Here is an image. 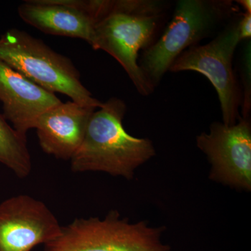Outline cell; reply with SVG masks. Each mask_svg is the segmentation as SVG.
<instances>
[{
    "label": "cell",
    "mask_w": 251,
    "mask_h": 251,
    "mask_svg": "<svg viewBox=\"0 0 251 251\" xmlns=\"http://www.w3.org/2000/svg\"><path fill=\"white\" fill-rule=\"evenodd\" d=\"M238 30L240 41L249 40L251 37V14L244 12L238 22Z\"/></svg>",
    "instance_id": "14"
},
{
    "label": "cell",
    "mask_w": 251,
    "mask_h": 251,
    "mask_svg": "<svg viewBox=\"0 0 251 251\" xmlns=\"http://www.w3.org/2000/svg\"><path fill=\"white\" fill-rule=\"evenodd\" d=\"M237 4L240 5L242 9L245 10V12L251 14V0H237Z\"/></svg>",
    "instance_id": "15"
},
{
    "label": "cell",
    "mask_w": 251,
    "mask_h": 251,
    "mask_svg": "<svg viewBox=\"0 0 251 251\" xmlns=\"http://www.w3.org/2000/svg\"><path fill=\"white\" fill-rule=\"evenodd\" d=\"M165 231V226L153 227L148 221L132 224L112 210L103 219H76L62 226L44 251H171L162 240Z\"/></svg>",
    "instance_id": "5"
},
{
    "label": "cell",
    "mask_w": 251,
    "mask_h": 251,
    "mask_svg": "<svg viewBox=\"0 0 251 251\" xmlns=\"http://www.w3.org/2000/svg\"><path fill=\"white\" fill-rule=\"evenodd\" d=\"M196 145L211 165L209 178L238 191L251 190V122L241 117L233 126L211 124L209 133L196 138Z\"/></svg>",
    "instance_id": "7"
},
{
    "label": "cell",
    "mask_w": 251,
    "mask_h": 251,
    "mask_svg": "<svg viewBox=\"0 0 251 251\" xmlns=\"http://www.w3.org/2000/svg\"><path fill=\"white\" fill-rule=\"evenodd\" d=\"M0 60L49 92L65 94L84 106L103 105L82 85L70 59L26 31L11 29L0 36Z\"/></svg>",
    "instance_id": "4"
},
{
    "label": "cell",
    "mask_w": 251,
    "mask_h": 251,
    "mask_svg": "<svg viewBox=\"0 0 251 251\" xmlns=\"http://www.w3.org/2000/svg\"><path fill=\"white\" fill-rule=\"evenodd\" d=\"M96 109L67 101L43 113L34 126L43 151L58 159L71 161L83 141Z\"/></svg>",
    "instance_id": "10"
},
{
    "label": "cell",
    "mask_w": 251,
    "mask_h": 251,
    "mask_svg": "<svg viewBox=\"0 0 251 251\" xmlns=\"http://www.w3.org/2000/svg\"><path fill=\"white\" fill-rule=\"evenodd\" d=\"M98 109L71 159L72 171L100 172L132 179L135 171L156 155L152 141L127 133L123 126L126 105L122 99L112 97Z\"/></svg>",
    "instance_id": "2"
},
{
    "label": "cell",
    "mask_w": 251,
    "mask_h": 251,
    "mask_svg": "<svg viewBox=\"0 0 251 251\" xmlns=\"http://www.w3.org/2000/svg\"><path fill=\"white\" fill-rule=\"evenodd\" d=\"M62 227L45 203L28 195L0 203V251H31L58 237Z\"/></svg>",
    "instance_id": "8"
},
{
    "label": "cell",
    "mask_w": 251,
    "mask_h": 251,
    "mask_svg": "<svg viewBox=\"0 0 251 251\" xmlns=\"http://www.w3.org/2000/svg\"><path fill=\"white\" fill-rule=\"evenodd\" d=\"M251 39L246 40L241 59V76L243 84L242 117L251 118Z\"/></svg>",
    "instance_id": "13"
},
{
    "label": "cell",
    "mask_w": 251,
    "mask_h": 251,
    "mask_svg": "<svg viewBox=\"0 0 251 251\" xmlns=\"http://www.w3.org/2000/svg\"><path fill=\"white\" fill-rule=\"evenodd\" d=\"M161 0H94V50L110 54L126 72L138 93L154 88L138 65V54L153 44L166 14Z\"/></svg>",
    "instance_id": "1"
},
{
    "label": "cell",
    "mask_w": 251,
    "mask_h": 251,
    "mask_svg": "<svg viewBox=\"0 0 251 251\" xmlns=\"http://www.w3.org/2000/svg\"><path fill=\"white\" fill-rule=\"evenodd\" d=\"M0 101L5 120L22 134L34 128L39 117L62 103L55 94L36 85L0 60Z\"/></svg>",
    "instance_id": "9"
},
{
    "label": "cell",
    "mask_w": 251,
    "mask_h": 251,
    "mask_svg": "<svg viewBox=\"0 0 251 251\" xmlns=\"http://www.w3.org/2000/svg\"><path fill=\"white\" fill-rule=\"evenodd\" d=\"M0 163L7 167L18 178L30 174L32 163L27 136L15 130L0 114Z\"/></svg>",
    "instance_id": "12"
},
{
    "label": "cell",
    "mask_w": 251,
    "mask_h": 251,
    "mask_svg": "<svg viewBox=\"0 0 251 251\" xmlns=\"http://www.w3.org/2000/svg\"><path fill=\"white\" fill-rule=\"evenodd\" d=\"M18 12L24 22L46 34L77 38L92 45L93 18L62 0H27Z\"/></svg>",
    "instance_id": "11"
},
{
    "label": "cell",
    "mask_w": 251,
    "mask_h": 251,
    "mask_svg": "<svg viewBox=\"0 0 251 251\" xmlns=\"http://www.w3.org/2000/svg\"><path fill=\"white\" fill-rule=\"evenodd\" d=\"M239 17L240 15H236L210 42L185 50L169 69L174 73H200L210 81L219 96L223 123L227 126L236 125L241 118L242 90L232 67L234 51L241 42Z\"/></svg>",
    "instance_id": "6"
},
{
    "label": "cell",
    "mask_w": 251,
    "mask_h": 251,
    "mask_svg": "<svg viewBox=\"0 0 251 251\" xmlns=\"http://www.w3.org/2000/svg\"><path fill=\"white\" fill-rule=\"evenodd\" d=\"M231 0H179L159 39L144 50L138 65L153 88L175 59L191 46L212 35L237 14Z\"/></svg>",
    "instance_id": "3"
}]
</instances>
